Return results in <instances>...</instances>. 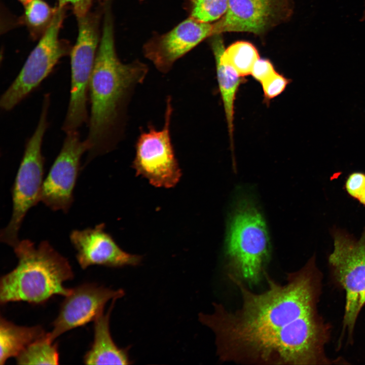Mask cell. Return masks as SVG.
<instances>
[{"label":"cell","instance_id":"cell-25","mask_svg":"<svg viewBox=\"0 0 365 365\" xmlns=\"http://www.w3.org/2000/svg\"><path fill=\"white\" fill-rule=\"evenodd\" d=\"M106 1L108 0H58L57 6L60 7L70 6L78 18L88 13L95 2Z\"/></svg>","mask_w":365,"mask_h":365},{"label":"cell","instance_id":"cell-29","mask_svg":"<svg viewBox=\"0 0 365 365\" xmlns=\"http://www.w3.org/2000/svg\"><path fill=\"white\" fill-rule=\"evenodd\" d=\"M141 1H142V0H141Z\"/></svg>","mask_w":365,"mask_h":365},{"label":"cell","instance_id":"cell-5","mask_svg":"<svg viewBox=\"0 0 365 365\" xmlns=\"http://www.w3.org/2000/svg\"><path fill=\"white\" fill-rule=\"evenodd\" d=\"M50 103V95L46 94L38 124L25 144L12 187L11 217L7 226L0 233L1 241L12 247L19 241L18 232L27 212L40 202L45 163L42 147L48 127L47 116Z\"/></svg>","mask_w":365,"mask_h":365},{"label":"cell","instance_id":"cell-17","mask_svg":"<svg viewBox=\"0 0 365 365\" xmlns=\"http://www.w3.org/2000/svg\"><path fill=\"white\" fill-rule=\"evenodd\" d=\"M46 333L40 325L24 326L16 325L1 316L0 364L12 357H17L27 346Z\"/></svg>","mask_w":365,"mask_h":365},{"label":"cell","instance_id":"cell-19","mask_svg":"<svg viewBox=\"0 0 365 365\" xmlns=\"http://www.w3.org/2000/svg\"><path fill=\"white\" fill-rule=\"evenodd\" d=\"M46 333L27 346L17 357L18 364H56L59 355L56 344Z\"/></svg>","mask_w":365,"mask_h":365},{"label":"cell","instance_id":"cell-20","mask_svg":"<svg viewBox=\"0 0 365 365\" xmlns=\"http://www.w3.org/2000/svg\"><path fill=\"white\" fill-rule=\"evenodd\" d=\"M222 56L242 77L250 75L254 64L260 58L256 47L245 41L232 44L224 50Z\"/></svg>","mask_w":365,"mask_h":365},{"label":"cell","instance_id":"cell-13","mask_svg":"<svg viewBox=\"0 0 365 365\" xmlns=\"http://www.w3.org/2000/svg\"><path fill=\"white\" fill-rule=\"evenodd\" d=\"M69 239L76 250L77 260L83 269L92 265L114 268L136 266L142 260L141 256L122 249L105 231L103 223L94 228L74 230Z\"/></svg>","mask_w":365,"mask_h":365},{"label":"cell","instance_id":"cell-21","mask_svg":"<svg viewBox=\"0 0 365 365\" xmlns=\"http://www.w3.org/2000/svg\"><path fill=\"white\" fill-rule=\"evenodd\" d=\"M229 0H194L190 16L204 22L219 20L226 13Z\"/></svg>","mask_w":365,"mask_h":365},{"label":"cell","instance_id":"cell-14","mask_svg":"<svg viewBox=\"0 0 365 365\" xmlns=\"http://www.w3.org/2000/svg\"><path fill=\"white\" fill-rule=\"evenodd\" d=\"M281 8V0H229L226 13L214 23V34L262 33L278 18Z\"/></svg>","mask_w":365,"mask_h":365},{"label":"cell","instance_id":"cell-1","mask_svg":"<svg viewBox=\"0 0 365 365\" xmlns=\"http://www.w3.org/2000/svg\"><path fill=\"white\" fill-rule=\"evenodd\" d=\"M241 304L235 311L213 303L211 313L198 320L215 338L216 354L222 362L252 365L348 364L341 357L327 356L325 346L331 326L320 316L318 304L322 274L313 256L300 269L287 273L284 284L265 271L267 288L256 293L230 273Z\"/></svg>","mask_w":365,"mask_h":365},{"label":"cell","instance_id":"cell-24","mask_svg":"<svg viewBox=\"0 0 365 365\" xmlns=\"http://www.w3.org/2000/svg\"><path fill=\"white\" fill-rule=\"evenodd\" d=\"M276 72L271 61L260 58L254 64L250 75L261 84Z\"/></svg>","mask_w":365,"mask_h":365},{"label":"cell","instance_id":"cell-9","mask_svg":"<svg viewBox=\"0 0 365 365\" xmlns=\"http://www.w3.org/2000/svg\"><path fill=\"white\" fill-rule=\"evenodd\" d=\"M172 112L171 98L168 97L163 128L157 130L150 124L147 131H141L135 143L132 166L136 174L158 188H173L178 184L181 176L171 138Z\"/></svg>","mask_w":365,"mask_h":365},{"label":"cell","instance_id":"cell-26","mask_svg":"<svg viewBox=\"0 0 365 365\" xmlns=\"http://www.w3.org/2000/svg\"><path fill=\"white\" fill-rule=\"evenodd\" d=\"M20 2H21L23 5L29 2L31 0H18Z\"/></svg>","mask_w":365,"mask_h":365},{"label":"cell","instance_id":"cell-27","mask_svg":"<svg viewBox=\"0 0 365 365\" xmlns=\"http://www.w3.org/2000/svg\"><path fill=\"white\" fill-rule=\"evenodd\" d=\"M361 21H365V9L363 12V14L362 17L361 19Z\"/></svg>","mask_w":365,"mask_h":365},{"label":"cell","instance_id":"cell-2","mask_svg":"<svg viewBox=\"0 0 365 365\" xmlns=\"http://www.w3.org/2000/svg\"><path fill=\"white\" fill-rule=\"evenodd\" d=\"M102 34L91 76L88 95L91 111L85 140L88 164L114 149L118 141L127 102L137 85L145 80L148 67L140 61L122 63L117 55L113 17L104 11Z\"/></svg>","mask_w":365,"mask_h":365},{"label":"cell","instance_id":"cell-7","mask_svg":"<svg viewBox=\"0 0 365 365\" xmlns=\"http://www.w3.org/2000/svg\"><path fill=\"white\" fill-rule=\"evenodd\" d=\"M98 11L77 18L78 35L69 54L71 86L67 111L62 129L65 133L78 131L87 122L89 84L100 42Z\"/></svg>","mask_w":365,"mask_h":365},{"label":"cell","instance_id":"cell-12","mask_svg":"<svg viewBox=\"0 0 365 365\" xmlns=\"http://www.w3.org/2000/svg\"><path fill=\"white\" fill-rule=\"evenodd\" d=\"M214 34V24L190 16L170 31L151 39L143 47V53L159 71L166 74L177 59Z\"/></svg>","mask_w":365,"mask_h":365},{"label":"cell","instance_id":"cell-11","mask_svg":"<svg viewBox=\"0 0 365 365\" xmlns=\"http://www.w3.org/2000/svg\"><path fill=\"white\" fill-rule=\"evenodd\" d=\"M124 295L123 289L114 290L90 283L71 288L61 305L52 331L48 333L49 339L54 341L69 330L94 321L103 313L104 306L110 300L118 299Z\"/></svg>","mask_w":365,"mask_h":365},{"label":"cell","instance_id":"cell-23","mask_svg":"<svg viewBox=\"0 0 365 365\" xmlns=\"http://www.w3.org/2000/svg\"><path fill=\"white\" fill-rule=\"evenodd\" d=\"M345 188L348 193L365 205V174L354 172L347 178Z\"/></svg>","mask_w":365,"mask_h":365},{"label":"cell","instance_id":"cell-28","mask_svg":"<svg viewBox=\"0 0 365 365\" xmlns=\"http://www.w3.org/2000/svg\"><path fill=\"white\" fill-rule=\"evenodd\" d=\"M189 1H191V2H193L194 0H189Z\"/></svg>","mask_w":365,"mask_h":365},{"label":"cell","instance_id":"cell-4","mask_svg":"<svg viewBox=\"0 0 365 365\" xmlns=\"http://www.w3.org/2000/svg\"><path fill=\"white\" fill-rule=\"evenodd\" d=\"M271 243L262 212L250 196L236 200L228 222L225 254L229 273L251 286L264 276Z\"/></svg>","mask_w":365,"mask_h":365},{"label":"cell","instance_id":"cell-16","mask_svg":"<svg viewBox=\"0 0 365 365\" xmlns=\"http://www.w3.org/2000/svg\"><path fill=\"white\" fill-rule=\"evenodd\" d=\"M212 36L210 45L215 60L217 82L225 112L232 151H233L234 102L243 77L223 58L222 54L225 48L221 33Z\"/></svg>","mask_w":365,"mask_h":365},{"label":"cell","instance_id":"cell-3","mask_svg":"<svg viewBox=\"0 0 365 365\" xmlns=\"http://www.w3.org/2000/svg\"><path fill=\"white\" fill-rule=\"evenodd\" d=\"M18 262L0 280V302L25 301L40 304L55 295L66 297L71 288L64 283L74 277L68 261L46 240L37 247L29 239L13 247Z\"/></svg>","mask_w":365,"mask_h":365},{"label":"cell","instance_id":"cell-10","mask_svg":"<svg viewBox=\"0 0 365 365\" xmlns=\"http://www.w3.org/2000/svg\"><path fill=\"white\" fill-rule=\"evenodd\" d=\"M88 151L78 131L66 133L61 150L44 180L40 202L53 211L66 213L74 201V190L81 170V159Z\"/></svg>","mask_w":365,"mask_h":365},{"label":"cell","instance_id":"cell-6","mask_svg":"<svg viewBox=\"0 0 365 365\" xmlns=\"http://www.w3.org/2000/svg\"><path fill=\"white\" fill-rule=\"evenodd\" d=\"M333 236L334 249L328 263L334 279L345 292L340 347L346 335L348 344L353 343L356 321L365 305V228L357 239L338 230L333 232Z\"/></svg>","mask_w":365,"mask_h":365},{"label":"cell","instance_id":"cell-22","mask_svg":"<svg viewBox=\"0 0 365 365\" xmlns=\"http://www.w3.org/2000/svg\"><path fill=\"white\" fill-rule=\"evenodd\" d=\"M291 82L283 75L276 72L261 83L264 93V101L267 103L280 95Z\"/></svg>","mask_w":365,"mask_h":365},{"label":"cell","instance_id":"cell-18","mask_svg":"<svg viewBox=\"0 0 365 365\" xmlns=\"http://www.w3.org/2000/svg\"><path fill=\"white\" fill-rule=\"evenodd\" d=\"M24 6V13L18 23L26 26L33 40L41 38L51 24L57 6L52 8L43 0H31Z\"/></svg>","mask_w":365,"mask_h":365},{"label":"cell","instance_id":"cell-15","mask_svg":"<svg viewBox=\"0 0 365 365\" xmlns=\"http://www.w3.org/2000/svg\"><path fill=\"white\" fill-rule=\"evenodd\" d=\"M117 299H113L106 313H102L94 321V340L90 349L84 356L87 364H129L128 350L120 348L115 343L110 328L111 312Z\"/></svg>","mask_w":365,"mask_h":365},{"label":"cell","instance_id":"cell-8","mask_svg":"<svg viewBox=\"0 0 365 365\" xmlns=\"http://www.w3.org/2000/svg\"><path fill=\"white\" fill-rule=\"evenodd\" d=\"M57 6L53 20L40 38L20 71L1 97L2 110H12L28 96L51 74L63 57L69 54V43L59 38L67 7Z\"/></svg>","mask_w":365,"mask_h":365}]
</instances>
